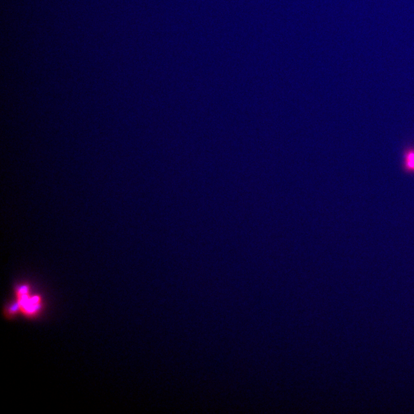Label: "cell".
Listing matches in <instances>:
<instances>
[{"label": "cell", "instance_id": "obj_1", "mask_svg": "<svg viewBox=\"0 0 414 414\" xmlns=\"http://www.w3.org/2000/svg\"><path fill=\"white\" fill-rule=\"evenodd\" d=\"M16 298L20 314L28 318L36 317L42 310V299L38 295L31 296L27 285H22L16 289Z\"/></svg>", "mask_w": 414, "mask_h": 414}, {"label": "cell", "instance_id": "obj_2", "mask_svg": "<svg viewBox=\"0 0 414 414\" xmlns=\"http://www.w3.org/2000/svg\"><path fill=\"white\" fill-rule=\"evenodd\" d=\"M403 166L406 171L414 173V149H409L405 151Z\"/></svg>", "mask_w": 414, "mask_h": 414}]
</instances>
